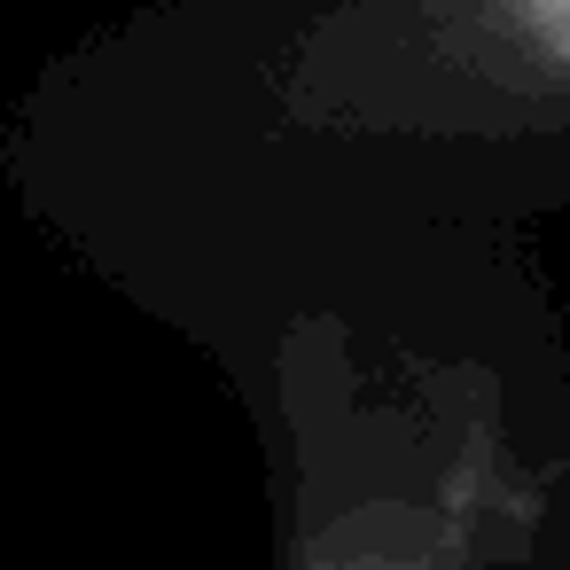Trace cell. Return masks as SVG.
<instances>
[{"instance_id": "1", "label": "cell", "mask_w": 570, "mask_h": 570, "mask_svg": "<svg viewBox=\"0 0 570 570\" xmlns=\"http://www.w3.org/2000/svg\"><path fill=\"white\" fill-rule=\"evenodd\" d=\"M0 196L212 367L515 266L570 212V0H134L0 110Z\"/></svg>"}]
</instances>
